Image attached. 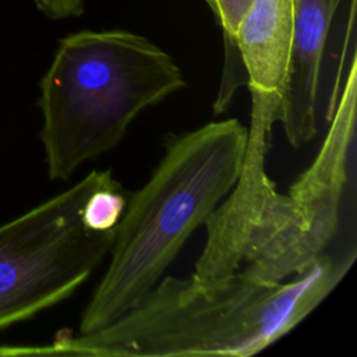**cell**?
Returning a JSON list of instances; mask_svg holds the SVG:
<instances>
[{
  "mask_svg": "<svg viewBox=\"0 0 357 357\" xmlns=\"http://www.w3.org/2000/svg\"><path fill=\"white\" fill-rule=\"evenodd\" d=\"M356 59L343 81L329 130L311 166L280 194L265 173L272 124L251 112L241 174L205 222L206 241L191 279L204 290L237 272L283 282L314 266L339 233L354 190Z\"/></svg>",
  "mask_w": 357,
  "mask_h": 357,
  "instance_id": "obj_1",
  "label": "cell"
},
{
  "mask_svg": "<svg viewBox=\"0 0 357 357\" xmlns=\"http://www.w3.org/2000/svg\"><path fill=\"white\" fill-rule=\"evenodd\" d=\"M356 248L326 252L283 282L237 272L204 290L190 278L160 279L131 310L86 335H61L42 354L91 357L236 356L266 349L296 328L347 273Z\"/></svg>",
  "mask_w": 357,
  "mask_h": 357,
  "instance_id": "obj_2",
  "label": "cell"
},
{
  "mask_svg": "<svg viewBox=\"0 0 357 357\" xmlns=\"http://www.w3.org/2000/svg\"><path fill=\"white\" fill-rule=\"evenodd\" d=\"M247 142L248 127L237 119L208 123L167 141L151 177L127 202L110 264L82 312L78 335L110 325L160 280L236 185Z\"/></svg>",
  "mask_w": 357,
  "mask_h": 357,
  "instance_id": "obj_3",
  "label": "cell"
},
{
  "mask_svg": "<svg viewBox=\"0 0 357 357\" xmlns=\"http://www.w3.org/2000/svg\"><path fill=\"white\" fill-rule=\"evenodd\" d=\"M184 86L173 57L142 35L86 29L64 36L39 82L49 178L67 180L117 146L141 112Z\"/></svg>",
  "mask_w": 357,
  "mask_h": 357,
  "instance_id": "obj_4",
  "label": "cell"
},
{
  "mask_svg": "<svg viewBox=\"0 0 357 357\" xmlns=\"http://www.w3.org/2000/svg\"><path fill=\"white\" fill-rule=\"evenodd\" d=\"M112 174L92 170L0 226V329L68 298L110 252L117 227L91 229L84 208Z\"/></svg>",
  "mask_w": 357,
  "mask_h": 357,
  "instance_id": "obj_5",
  "label": "cell"
},
{
  "mask_svg": "<svg viewBox=\"0 0 357 357\" xmlns=\"http://www.w3.org/2000/svg\"><path fill=\"white\" fill-rule=\"evenodd\" d=\"M340 3L294 0L291 52L278 119L293 148L307 145L318 132L325 50Z\"/></svg>",
  "mask_w": 357,
  "mask_h": 357,
  "instance_id": "obj_6",
  "label": "cell"
},
{
  "mask_svg": "<svg viewBox=\"0 0 357 357\" xmlns=\"http://www.w3.org/2000/svg\"><path fill=\"white\" fill-rule=\"evenodd\" d=\"M294 0H252L226 52L237 53L251 99L279 119L291 52Z\"/></svg>",
  "mask_w": 357,
  "mask_h": 357,
  "instance_id": "obj_7",
  "label": "cell"
},
{
  "mask_svg": "<svg viewBox=\"0 0 357 357\" xmlns=\"http://www.w3.org/2000/svg\"><path fill=\"white\" fill-rule=\"evenodd\" d=\"M252 0H206L225 32L226 45H230L240 20Z\"/></svg>",
  "mask_w": 357,
  "mask_h": 357,
  "instance_id": "obj_8",
  "label": "cell"
},
{
  "mask_svg": "<svg viewBox=\"0 0 357 357\" xmlns=\"http://www.w3.org/2000/svg\"><path fill=\"white\" fill-rule=\"evenodd\" d=\"M59 1H63V3H67V4H73V6L84 3V0H59Z\"/></svg>",
  "mask_w": 357,
  "mask_h": 357,
  "instance_id": "obj_9",
  "label": "cell"
},
{
  "mask_svg": "<svg viewBox=\"0 0 357 357\" xmlns=\"http://www.w3.org/2000/svg\"><path fill=\"white\" fill-rule=\"evenodd\" d=\"M205 1H206V0H205Z\"/></svg>",
  "mask_w": 357,
  "mask_h": 357,
  "instance_id": "obj_10",
  "label": "cell"
}]
</instances>
